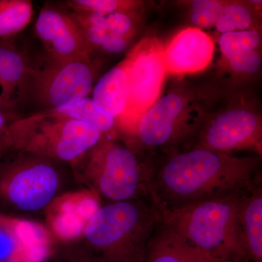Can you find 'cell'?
I'll list each match as a JSON object with an SVG mask.
<instances>
[{"label": "cell", "mask_w": 262, "mask_h": 262, "mask_svg": "<svg viewBox=\"0 0 262 262\" xmlns=\"http://www.w3.org/2000/svg\"><path fill=\"white\" fill-rule=\"evenodd\" d=\"M241 224L249 262H262V190L259 183L245 194Z\"/></svg>", "instance_id": "15"}, {"label": "cell", "mask_w": 262, "mask_h": 262, "mask_svg": "<svg viewBox=\"0 0 262 262\" xmlns=\"http://www.w3.org/2000/svg\"><path fill=\"white\" fill-rule=\"evenodd\" d=\"M259 159L203 148L170 155L153 170L150 198L158 208H173L246 192L259 183Z\"/></svg>", "instance_id": "1"}, {"label": "cell", "mask_w": 262, "mask_h": 262, "mask_svg": "<svg viewBox=\"0 0 262 262\" xmlns=\"http://www.w3.org/2000/svg\"><path fill=\"white\" fill-rule=\"evenodd\" d=\"M71 11L108 14L115 12H136L139 3L120 0H70L65 3Z\"/></svg>", "instance_id": "22"}, {"label": "cell", "mask_w": 262, "mask_h": 262, "mask_svg": "<svg viewBox=\"0 0 262 262\" xmlns=\"http://www.w3.org/2000/svg\"><path fill=\"white\" fill-rule=\"evenodd\" d=\"M261 40V33L258 29H253L222 34L219 45L223 58H226L239 52L259 49Z\"/></svg>", "instance_id": "21"}, {"label": "cell", "mask_w": 262, "mask_h": 262, "mask_svg": "<svg viewBox=\"0 0 262 262\" xmlns=\"http://www.w3.org/2000/svg\"><path fill=\"white\" fill-rule=\"evenodd\" d=\"M32 4L27 0H0V39H9L31 21Z\"/></svg>", "instance_id": "19"}, {"label": "cell", "mask_w": 262, "mask_h": 262, "mask_svg": "<svg viewBox=\"0 0 262 262\" xmlns=\"http://www.w3.org/2000/svg\"><path fill=\"white\" fill-rule=\"evenodd\" d=\"M86 124L56 111L40 112L8 125V139L19 148L64 161L77 159Z\"/></svg>", "instance_id": "4"}, {"label": "cell", "mask_w": 262, "mask_h": 262, "mask_svg": "<svg viewBox=\"0 0 262 262\" xmlns=\"http://www.w3.org/2000/svg\"><path fill=\"white\" fill-rule=\"evenodd\" d=\"M99 208L98 202L89 196L65 202L54 220L55 230L65 238L77 237Z\"/></svg>", "instance_id": "16"}, {"label": "cell", "mask_w": 262, "mask_h": 262, "mask_svg": "<svg viewBox=\"0 0 262 262\" xmlns=\"http://www.w3.org/2000/svg\"><path fill=\"white\" fill-rule=\"evenodd\" d=\"M247 191L173 208L157 207L163 223L212 258L223 262H249L241 224V207Z\"/></svg>", "instance_id": "2"}, {"label": "cell", "mask_w": 262, "mask_h": 262, "mask_svg": "<svg viewBox=\"0 0 262 262\" xmlns=\"http://www.w3.org/2000/svg\"><path fill=\"white\" fill-rule=\"evenodd\" d=\"M94 127L101 134L108 132L115 126V120L108 116L89 97L75 100L54 110Z\"/></svg>", "instance_id": "18"}, {"label": "cell", "mask_w": 262, "mask_h": 262, "mask_svg": "<svg viewBox=\"0 0 262 262\" xmlns=\"http://www.w3.org/2000/svg\"><path fill=\"white\" fill-rule=\"evenodd\" d=\"M63 262H107L102 257H84L83 258H68Z\"/></svg>", "instance_id": "28"}, {"label": "cell", "mask_w": 262, "mask_h": 262, "mask_svg": "<svg viewBox=\"0 0 262 262\" xmlns=\"http://www.w3.org/2000/svg\"><path fill=\"white\" fill-rule=\"evenodd\" d=\"M91 163L98 169L101 193L115 202L130 201L141 191L150 196L153 169L143 168L131 150L106 142L95 150Z\"/></svg>", "instance_id": "7"}, {"label": "cell", "mask_w": 262, "mask_h": 262, "mask_svg": "<svg viewBox=\"0 0 262 262\" xmlns=\"http://www.w3.org/2000/svg\"><path fill=\"white\" fill-rule=\"evenodd\" d=\"M224 59L231 70L241 75H254L261 68V55L259 49L239 52Z\"/></svg>", "instance_id": "25"}, {"label": "cell", "mask_w": 262, "mask_h": 262, "mask_svg": "<svg viewBox=\"0 0 262 262\" xmlns=\"http://www.w3.org/2000/svg\"><path fill=\"white\" fill-rule=\"evenodd\" d=\"M214 50L208 33L194 27L183 29L163 46L167 73L183 75L202 72L211 63Z\"/></svg>", "instance_id": "11"}, {"label": "cell", "mask_w": 262, "mask_h": 262, "mask_svg": "<svg viewBox=\"0 0 262 262\" xmlns=\"http://www.w3.org/2000/svg\"><path fill=\"white\" fill-rule=\"evenodd\" d=\"M33 61L9 39H0V106L8 118L27 105Z\"/></svg>", "instance_id": "10"}, {"label": "cell", "mask_w": 262, "mask_h": 262, "mask_svg": "<svg viewBox=\"0 0 262 262\" xmlns=\"http://www.w3.org/2000/svg\"><path fill=\"white\" fill-rule=\"evenodd\" d=\"M58 176L46 163H38L14 174L5 185L10 201L24 211L44 208L54 196L58 187Z\"/></svg>", "instance_id": "12"}, {"label": "cell", "mask_w": 262, "mask_h": 262, "mask_svg": "<svg viewBox=\"0 0 262 262\" xmlns=\"http://www.w3.org/2000/svg\"><path fill=\"white\" fill-rule=\"evenodd\" d=\"M160 39H141L122 60L127 76V105L117 124L135 130L141 116L160 97L167 72Z\"/></svg>", "instance_id": "5"}, {"label": "cell", "mask_w": 262, "mask_h": 262, "mask_svg": "<svg viewBox=\"0 0 262 262\" xmlns=\"http://www.w3.org/2000/svg\"><path fill=\"white\" fill-rule=\"evenodd\" d=\"M1 262V261H0ZM8 262H18V261H8Z\"/></svg>", "instance_id": "29"}, {"label": "cell", "mask_w": 262, "mask_h": 262, "mask_svg": "<svg viewBox=\"0 0 262 262\" xmlns=\"http://www.w3.org/2000/svg\"><path fill=\"white\" fill-rule=\"evenodd\" d=\"M7 120L8 117L0 106V136L8 134V125H7Z\"/></svg>", "instance_id": "27"}, {"label": "cell", "mask_w": 262, "mask_h": 262, "mask_svg": "<svg viewBox=\"0 0 262 262\" xmlns=\"http://www.w3.org/2000/svg\"><path fill=\"white\" fill-rule=\"evenodd\" d=\"M144 262L223 261L189 244L160 220L146 246Z\"/></svg>", "instance_id": "13"}, {"label": "cell", "mask_w": 262, "mask_h": 262, "mask_svg": "<svg viewBox=\"0 0 262 262\" xmlns=\"http://www.w3.org/2000/svg\"><path fill=\"white\" fill-rule=\"evenodd\" d=\"M136 12H115L103 14V23L110 34L130 41L136 33Z\"/></svg>", "instance_id": "24"}, {"label": "cell", "mask_w": 262, "mask_h": 262, "mask_svg": "<svg viewBox=\"0 0 262 262\" xmlns=\"http://www.w3.org/2000/svg\"><path fill=\"white\" fill-rule=\"evenodd\" d=\"M20 248L11 222L0 219V261H15Z\"/></svg>", "instance_id": "26"}, {"label": "cell", "mask_w": 262, "mask_h": 262, "mask_svg": "<svg viewBox=\"0 0 262 262\" xmlns=\"http://www.w3.org/2000/svg\"><path fill=\"white\" fill-rule=\"evenodd\" d=\"M256 15L252 7L239 2L226 3L214 25L221 34L256 29Z\"/></svg>", "instance_id": "20"}, {"label": "cell", "mask_w": 262, "mask_h": 262, "mask_svg": "<svg viewBox=\"0 0 262 262\" xmlns=\"http://www.w3.org/2000/svg\"><path fill=\"white\" fill-rule=\"evenodd\" d=\"M93 61L59 62L47 54L34 57L27 104L39 111H54L75 100L89 97L96 83Z\"/></svg>", "instance_id": "3"}, {"label": "cell", "mask_w": 262, "mask_h": 262, "mask_svg": "<svg viewBox=\"0 0 262 262\" xmlns=\"http://www.w3.org/2000/svg\"><path fill=\"white\" fill-rule=\"evenodd\" d=\"M11 225L22 253L29 262H42L47 257L49 239L42 227L27 221L11 222Z\"/></svg>", "instance_id": "17"}, {"label": "cell", "mask_w": 262, "mask_h": 262, "mask_svg": "<svg viewBox=\"0 0 262 262\" xmlns=\"http://www.w3.org/2000/svg\"><path fill=\"white\" fill-rule=\"evenodd\" d=\"M91 93V99L117 123L126 110L128 96L127 76L122 62L101 76Z\"/></svg>", "instance_id": "14"}, {"label": "cell", "mask_w": 262, "mask_h": 262, "mask_svg": "<svg viewBox=\"0 0 262 262\" xmlns=\"http://www.w3.org/2000/svg\"><path fill=\"white\" fill-rule=\"evenodd\" d=\"M203 115L192 96L173 91L156 101L135 127L141 144L149 148L177 145L200 131Z\"/></svg>", "instance_id": "6"}, {"label": "cell", "mask_w": 262, "mask_h": 262, "mask_svg": "<svg viewBox=\"0 0 262 262\" xmlns=\"http://www.w3.org/2000/svg\"><path fill=\"white\" fill-rule=\"evenodd\" d=\"M225 2L217 0H196L191 7L190 20L194 27L209 29L214 27Z\"/></svg>", "instance_id": "23"}, {"label": "cell", "mask_w": 262, "mask_h": 262, "mask_svg": "<svg viewBox=\"0 0 262 262\" xmlns=\"http://www.w3.org/2000/svg\"><path fill=\"white\" fill-rule=\"evenodd\" d=\"M194 148L229 152L259 148L262 125L259 115L246 107L228 108L203 122Z\"/></svg>", "instance_id": "8"}, {"label": "cell", "mask_w": 262, "mask_h": 262, "mask_svg": "<svg viewBox=\"0 0 262 262\" xmlns=\"http://www.w3.org/2000/svg\"><path fill=\"white\" fill-rule=\"evenodd\" d=\"M34 29L50 58L59 62L94 61L83 34L70 12L44 7Z\"/></svg>", "instance_id": "9"}]
</instances>
